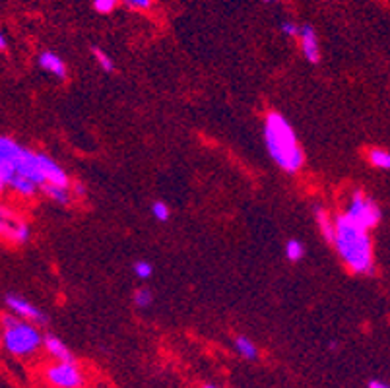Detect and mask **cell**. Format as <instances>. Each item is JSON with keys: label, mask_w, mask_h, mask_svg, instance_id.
I'll return each instance as SVG.
<instances>
[{"label": "cell", "mask_w": 390, "mask_h": 388, "mask_svg": "<svg viewBox=\"0 0 390 388\" xmlns=\"http://www.w3.org/2000/svg\"><path fill=\"white\" fill-rule=\"evenodd\" d=\"M332 245L336 248V255L340 256L343 266L351 274H358V276L373 274V239L369 229L355 224L346 214H340L336 216V233Z\"/></svg>", "instance_id": "1"}, {"label": "cell", "mask_w": 390, "mask_h": 388, "mask_svg": "<svg viewBox=\"0 0 390 388\" xmlns=\"http://www.w3.org/2000/svg\"><path fill=\"white\" fill-rule=\"evenodd\" d=\"M235 351L243 357V359H247V361H255L258 359V348L255 341L247 338V336H237L233 341Z\"/></svg>", "instance_id": "15"}, {"label": "cell", "mask_w": 390, "mask_h": 388, "mask_svg": "<svg viewBox=\"0 0 390 388\" xmlns=\"http://www.w3.org/2000/svg\"><path fill=\"white\" fill-rule=\"evenodd\" d=\"M72 193H74V196H86V186L82 185V183H74V186H72Z\"/></svg>", "instance_id": "27"}, {"label": "cell", "mask_w": 390, "mask_h": 388, "mask_svg": "<svg viewBox=\"0 0 390 388\" xmlns=\"http://www.w3.org/2000/svg\"><path fill=\"white\" fill-rule=\"evenodd\" d=\"M367 388H390L389 382H384V380H379V379H373L367 382Z\"/></svg>", "instance_id": "26"}, {"label": "cell", "mask_w": 390, "mask_h": 388, "mask_svg": "<svg viewBox=\"0 0 390 388\" xmlns=\"http://www.w3.org/2000/svg\"><path fill=\"white\" fill-rule=\"evenodd\" d=\"M202 388H218V387H214V384H204Z\"/></svg>", "instance_id": "30"}, {"label": "cell", "mask_w": 390, "mask_h": 388, "mask_svg": "<svg viewBox=\"0 0 390 388\" xmlns=\"http://www.w3.org/2000/svg\"><path fill=\"white\" fill-rule=\"evenodd\" d=\"M0 162L8 163L18 175L30 178L35 185H39L41 188L47 185L43 165H41V154L33 152L24 144H20L18 140L10 138V136L0 138Z\"/></svg>", "instance_id": "4"}, {"label": "cell", "mask_w": 390, "mask_h": 388, "mask_svg": "<svg viewBox=\"0 0 390 388\" xmlns=\"http://www.w3.org/2000/svg\"><path fill=\"white\" fill-rule=\"evenodd\" d=\"M343 214L350 217V219H353L355 224L361 225V227L369 229V231L381 224L382 217V212L381 208H379V204H377L371 196L361 193V190H355V193L351 194L350 202H348Z\"/></svg>", "instance_id": "5"}, {"label": "cell", "mask_w": 390, "mask_h": 388, "mask_svg": "<svg viewBox=\"0 0 390 388\" xmlns=\"http://www.w3.org/2000/svg\"><path fill=\"white\" fill-rule=\"evenodd\" d=\"M305 256V247L303 243L299 239H289L286 243V258L289 262H299Z\"/></svg>", "instance_id": "18"}, {"label": "cell", "mask_w": 390, "mask_h": 388, "mask_svg": "<svg viewBox=\"0 0 390 388\" xmlns=\"http://www.w3.org/2000/svg\"><path fill=\"white\" fill-rule=\"evenodd\" d=\"M299 31H301V28L299 25H295L293 22H284L281 23V33L286 35V37H299Z\"/></svg>", "instance_id": "24"}, {"label": "cell", "mask_w": 390, "mask_h": 388, "mask_svg": "<svg viewBox=\"0 0 390 388\" xmlns=\"http://www.w3.org/2000/svg\"><path fill=\"white\" fill-rule=\"evenodd\" d=\"M299 39H301V53L307 59V62H319L320 59V45L319 37L312 30L311 25H301V31H299Z\"/></svg>", "instance_id": "10"}, {"label": "cell", "mask_w": 390, "mask_h": 388, "mask_svg": "<svg viewBox=\"0 0 390 388\" xmlns=\"http://www.w3.org/2000/svg\"><path fill=\"white\" fill-rule=\"evenodd\" d=\"M0 231L2 237L14 245H25L32 239V229L25 224L24 219H20L16 214H12L8 208H2L0 212Z\"/></svg>", "instance_id": "7"}, {"label": "cell", "mask_w": 390, "mask_h": 388, "mask_svg": "<svg viewBox=\"0 0 390 388\" xmlns=\"http://www.w3.org/2000/svg\"><path fill=\"white\" fill-rule=\"evenodd\" d=\"M6 188L14 190V193H16L18 196H22V198H32V196H35V194L41 190L39 185H35L33 181L22 177V175H18V173L14 175V177L10 178V183Z\"/></svg>", "instance_id": "13"}, {"label": "cell", "mask_w": 390, "mask_h": 388, "mask_svg": "<svg viewBox=\"0 0 390 388\" xmlns=\"http://www.w3.org/2000/svg\"><path fill=\"white\" fill-rule=\"evenodd\" d=\"M115 4H117V0H94L95 12H99V14H109V12H113Z\"/></svg>", "instance_id": "23"}, {"label": "cell", "mask_w": 390, "mask_h": 388, "mask_svg": "<svg viewBox=\"0 0 390 388\" xmlns=\"http://www.w3.org/2000/svg\"><path fill=\"white\" fill-rule=\"evenodd\" d=\"M125 2H128L134 8H140V10H146V8L152 6V0H125Z\"/></svg>", "instance_id": "25"}, {"label": "cell", "mask_w": 390, "mask_h": 388, "mask_svg": "<svg viewBox=\"0 0 390 388\" xmlns=\"http://www.w3.org/2000/svg\"><path fill=\"white\" fill-rule=\"evenodd\" d=\"M6 47H8V39L2 33V35H0V51H6Z\"/></svg>", "instance_id": "28"}, {"label": "cell", "mask_w": 390, "mask_h": 388, "mask_svg": "<svg viewBox=\"0 0 390 388\" xmlns=\"http://www.w3.org/2000/svg\"><path fill=\"white\" fill-rule=\"evenodd\" d=\"M94 56L103 72H109L111 74V72L115 70V62H113V59H111L109 54L105 53V51H102V49H94Z\"/></svg>", "instance_id": "21"}, {"label": "cell", "mask_w": 390, "mask_h": 388, "mask_svg": "<svg viewBox=\"0 0 390 388\" xmlns=\"http://www.w3.org/2000/svg\"><path fill=\"white\" fill-rule=\"evenodd\" d=\"M367 162L371 163L374 169L390 171V152L389 150H382V147H373L367 154Z\"/></svg>", "instance_id": "17"}, {"label": "cell", "mask_w": 390, "mask_h": 388, "mask_svg": "<svg viewBox=\"0 0 390 388\" xmlns=\"http://www.w3.org/2000/svg\"><path fill=\"white\" fill-rule=\"evenodd\" d=\"M262 134H264V144L268 155L272 162L286 173H297L303 167L305 154L303 147L297 140L295 128L291 126L286 116L272 111L268 113L262 124Z\"/></svg>", "instance_id": "2"}, {"label": "cell", "mask_w": 390, "mask_h": 388, "mask_svg": "<svg viewBox=\"0 0 390 388\" xmlns=\"http://www.w3.org/2000/svg\"><path fill=\"white\" fill-rule=\"evenodd\" d=\"M43 348H45V351H47L49 356L53 357L55 361H74V356H72L71 348H68L59 336H53V334L45 336Z\"/></svg>", "instance_id": "12"}, {"label": "cell", "mask_w": 390, "mask_h": 388, "mask_svg": "<svg viewBox=\"0 0 390 388\" xmlns=\"http://www.w3.org/2000/svg\"><path fill=\"white\" fill-rule=\"evenodd\" d=\"M6 307H8L10 315L22 318V320H28V322H33V325H45L47 322V315L37 307L33 305L32 301H28L25 297H20V295H6Z\"/></svg>", "instance_id": "8"}, {"label": "cell", "mask_w": 390, "mask_h": 388, "mask_svg": "<svg viewBox=\"0 0 390 388\" xmlns=\"http://www.w3.org/2000/svg\"><path fill=\"white\" fill-rule=\"evenodd\" d=\"M315 219H317V225H319L320 235H322L328 243H332L336 233V217H330V214H328L322 206H317V208H315Z\"/></svg>", "instance_id": "14"}, {"label": "cell", "mask_w": 390, "mask_h": 388, "mask_svg": "<svg viewBox=\"0 0 390 388\" xmlns=\"http://www.w3.org/2000/svg\"><path fill=\"white\" fill-rule=\"evenodd\" d=\"M152 216L156 217L157 222H167L171 217V210L169 206L162 200H156L152 204Z\"/></svg>", "instance_id": "22"}, {"label": "cell", "mask_w": 390, "mask_h": 388, "mask_svg": "<svg viewBox=\"0 0 390 388\" xmlns=\"http://www.w3.org/2000/svg\"><path fill=\"white\" fill-rule=\"evenodd\" d=\"M133 301L136 307L146 309V307H150V305L154 303V293L150 291L148 287H140V289H136V291H134Z\"/></svg>", "instance_id": "19"}, {"label": "cell", "mask_w": 390, "mask_h": 388, "mask_svg": "<svg viewBox=\"0 0 390 388\" xmlns=\"http://www.w3.org/2000/svg\"><path fill=\"white\" fill-rule=\"evenodd\" d=\"M264 4H272V2H276V0H262Z\"/></svg>", "instance_id": "29"}, {"label": "cell", "mask_w": 390, "mask_h": 388, "mask_svg": "<svg viewBox=\"0 0 390 388\" xmlns=\"http://www.w3.org/2000/svg\"><path fill=\"white\" fill-rule=\"evenodd\" d=\"M45 379L53 388H82L84 372L76 361H55L45 369Z\"/></svg>", "instance_id": "6"}, {"label": "cell", "mask_w": 390, "mask_h": 388, "mask_svg": "<svg viewBox=\"0 0 390 388\" xmlns=\"http://www.w3.org/2000/svg\"><path fill=\"white\" fill-rule=\"evenodd\" d=\"M41 190L45 193V196H47L49 200L56 202L59 206H68L72 202V198H74L71 194V188H63V186L45 185Z\"/></svg>", "instance_id": "16"}, {"label": "cell", "mask_w": 390, "mask_h": 388, "mask_svg": "<svg viewBox=\"0 0 390 388\" xmlns=\"http://www.w3.org/2000/svg\"><path fill=\"white\" fill-rule=\"evenodd\" d=\"M2 344L10 356L28 359L45 344V336L41 334L39 326L22 320L14 315L2 317Z\"/></svg>", "instance_id": "3"}, {"label": "cell", "mask_w": 390, "mask_h": 388, "mask_svg": "<svg viewBox=\"0 0 390 388\" xmlns=\"http://www.w3.org/2000/svg\"><path fill=\"white\" fill-rule=\"evenodd\" d=\"M134 276L138 279H150L154 276V264L148 260H136L133 266Z\"/></svg>", "instance_id": "20"}, {"label": "cell", "mask_w": 390, "mask_h": 388, "mask_svg": "<svg viewBox=\"0 0 390 388\" xmlns=\"http://www.w3.org/2000/svg\"><path fill=\"white\" fill-rule=\"evenodd\" d=\"M37 64L43 72H47L51 76L59 78V80H64L66 78V64L56 53H51V51H43V53L37 56Z\"/></svg>", "instance_id": "11"}, {"label": "cell", "mask_w": 390, "mask_h": 388, "mask_svg": "<svg viewBox=\"0 0 390 388\" xmlns=\"http://www.w3.org/2000/svg\"><path fill=\"white\" fill-rule=\"evenodd\" d=\"M41 165H43V173H45V178H47V185L71 188V177H68V173L51 155L41 154Z\"/></svg>", "instance_id": "9"}]
</instances>
